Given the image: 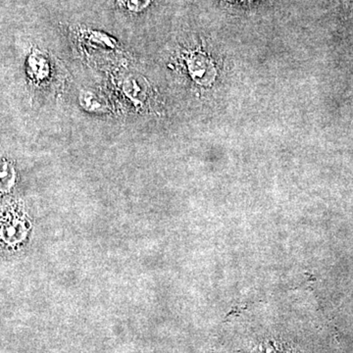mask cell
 <instances>
[{
    "label": "cell",
    "mask_w": 353,
    "mask_h": 353,
    "mask_svg": "<svg viewBox=\"0 0 353 353\" xmlns=\"http://www.w3.org/2000/svg\"><path fill=\"white\" fill-rule=\"evenodd\" d=\"M27 227L22 217L16 214H6L0 218V241L7 245H15L24 240Z\"/></svg>",
    "instance_id": "obj_1"
},
{
    "label": "cell",
    "mask_w": 353,
    "mask_h": 353,
    "mask_svg": "<svg viewBox=\"0 0 353 353\" xmlns=\"http://www.w3.org/2000/svg\"><path fill=\"white\" fill-rule=\"evenodd\" d=\"M14 171L10 164L6 161L0 162V192H7L12 187Z\"/></svg>",
    "instance_id": "obj_2"
},
{
    "label": "cell",
    "mask_w": 353,
    "mask_h": 353,
    "mask_svg": "<svg viewBox=\"0 0 353 353\" xmlns=\"http://www.w3.org/2000/svg\"><path fill=\"white\" fill-rule=\"evenodd\" d=\"M190 73L192 74V76L196 77V79H203L202 77H205L208 69L212 68V67H210L205 58L194 57L190 59Z\"/></svg>",
    "instance_id": "obj_3"
},
{
    "label": "cell",
    "mask_w": 353,
    "mask_h": 353,
    "mask_svg": "<svg viewBox=\"0 0 353 353\" xmlns=\"http://www.w3.org/2000/svg\"><path fill=\"white\" fill-rule=\"evenodd\" d=\"M152 0H124L127 8L134 12H139L143 11L146 7L152 3Z\"/></svg>",
    "instance_id": "obj_4"
},
{
    "label": "cell",
    "mask_w": 353,
    "mask_h": 353,
    "mask_svg": "<svg viewBox=\"0 0 353 353\" xmlns=\"http://www.w3.org/2000/svg\"><path fill=\"white\" fill-rule=\"evenodd\" d=\"M347 6L352 7L353 8V0H343Z\"/></svg>",
    "instance_id": "obj_5"
}]
</instances>
